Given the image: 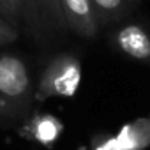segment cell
<instances>
[{
	"mask_svg": "<svg viewBox=\"0 0 150 150\" xmlns=\"http://www.w3.org/2000/svg\"><path fill=\"white\" fill-rule=\"evenodd\" d=\"M35 87L23 58L0 51V115L16 129L32 111Z\"/></svg>",
	"mask_w": 150,
	"mask_h": 150,
	"instance_id": "obj_1",
	"label": "cell"
},
{
	"mask_svg": "<svg viewBox=\"0 0 150 150\" xmlns=\"http://www.w3.org/2000/svg\"><path fill=\"white\" fill-rule=\"evenodd\" d=\"M81 83V64L72 53H58L42 67L35 85V101L72 97Z\"/></svg>",
	"mask_w": 150,
	"mask_h": 150,
	"instance_id": "obj_2",
	"label": "cell"
},
{
	"mask_svg": "<svg viewBox=\"0 0 150 150\" xmlns=\"http://www.w3.org/2000/svg\"><path fill=\"white\" fill-rule=\"evenodd\" d=\"M23 25L30 35L41 42L53 39L57 34L65 32L58 0H25Z\"/></svg>",
	"mask_w": 150,
	"mask_h": 150,
	"instance_id": "obj_3",
	"label": "cell"
},
{
	"mask_svg": "<svg viewBox=\"0 0 150 150\" xmlns=\"http://www.w3.org/2000/svg\"><path fill=\"white\" fill-rule=\"evenodd\" d=\"M62 20L67 30L81 39H96L99 21L92 0H58Z\"/></svg>",
	"mask_w": 150,
	"mask_h": 150,
	"instance_id": "obj_4",
	"label": "cell"
},
{
	"mask_svg": "<svg viewBox=\"0 0 150 150\" xmlns=\"http://www.w3.org/2000/svg\"><path fill=\"white\" fill-rule=\"evenodd\" d=\"M16 132L23 139L35 141L42 146H53L55 141L60 138L64 132V124L50 115V113H41V111H32L18 127Z\"/></svg>",
	"mask_w": 150,
	"mask_h": 150,
	"instance_id": "obj_5",
	"label": "cell"
},
{
	"mask_svg": "<svg viewBox=\"0 0 150 150\" xmlns=\"http://www.w3.org/2000/svg\"><path fill=\"white\" fill-rule=\"evenodd\" d=\"M113 42L124 55L134 60L150 62V35L141 25L129 23L120 27L113 35Z\"/></svg>",
	"mask_w": 150,
	"mask_h": 150,
	"instance_id": "obj_6",
	"label": "cell"
},
{
	"mask_svg": "<svg viewBox=\"0 0 150 150\" xmlns=\"http://www.w3.org/2000/svg\"><path fill=\"white\" fill-rule=\"evenodd\" d=\"M122 150L150 148V118H136L124 124L117 134Z\"/></svg>",
	"mask_w": 150,
	"mask_h": 150,
	"instance_id": "obj_7",
	"label": "cell"
},
{
	"mask_svg": "<svg viewBox=\"0 0 150 150\" xmlns=\"http://www.w3.org/2000/svg\"><path fill=\"white\" fill-rule=\"evenodd\" d=\"M99 27L111 25L131 13L136 0H92Z\"/></svg>",
	"mask_w": 150,
	"mask_h": 150,
	"instance_id": "obj_8",
	"label": "cell"
},
{
	"mask_svg": "<svg viewBox=\"0 0 150 150\" xmlns=\"http://www.w3.org/2000/svg\"><path fill=\"white\" fill-rule=\"evenodd\" d=\"M23 6L25 0H2V16L18 30L23 25Z\"/></svg>",
	"mask_w": 150,
	"mask_h": 150,
	"instance_id": "obj_9",
	"label": "cell"
},
{
	"mask_svg": "<svg viewBox=\"0 0 150 150\" xmlns=\"http://www.w3.org/2000/svg\"><path fill=\"white\" fill-rule=\"evenodd\" d=\"M90 150H122L117 136L103 132V134H94L90 139Z\"/></svg>",
	"mask_w": 150,
	"mask_h": 150,
	"instance_id": "obj_10",
	"label": "cell"
},
{
	"mask_svg": "<svg viewBox=\"0 0 150 150\" xmlns=\"http://www.w3.org/2000/svg\"><path fill=\"white\" fill-rule=\"evenodd\" d=\"M18 37H20V30L16 27H13L2 14H0V46L11 44Z\"/></svg>",
	"mask_w": 150,
	"mask_h": 150,
	"instance_id": "obj_11",
	"label": "cell"
},
{
	"mask_svg": "<svg viewBox=\"0 0 150 150\" xmlns=\"http://www.w3.org/2000/svg\"><path fill=\"white\" fill-rule=\"evenodd\" d=\"M0 129H13V127L9 125V122H7L2 115H0Z\"/></svg>",
	"mask_w": 150,
	"mask_h": 150,
	"instance_id": "obj_12",
	"label": "cell"
},
{
	"mask_svg": "<svg viewBox=\"0 0 150 150\" xmlns=\"http://www.w3.org/2000/svg\"><path fill=\"white\" fill-rule=\"evenodd\" d=\"M0 14H2V0H0Z\"/></svg>",
	"mask_w": 150,
	"mask_h": 150,
	"instance_id": "obj_13",
	"label": "cell"
}]
</instances>
